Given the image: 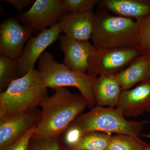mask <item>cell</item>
<instances>
[{"mask_svg":"<svg viewBox=\"0 0 150 150\" xmlns=\"http://www.w3.org/2000/svg\"><path fill=\"white\" fill-rule=\"evenodd\" d=\"M146 53L139 46L128 48H96L90 60L87 74L94 77L102 74L115 75Z\"/></svg>","mask_w":150,"mask_h":150,"instance_id":"6","label":"cell"},{"mask_svg":"<svg viewBox=\"0 0 150 150\" xmlns=\"http://www.w3.org/2000/svg\"><path fill=\"white\" fill-rule=\"evenodd\" d=\"M117 108L125 117L150 113V80L142 82L134 88L122 91Z\"/></svg>","mask_w":150,"mask_h":150,"instance_id":"12","label":"cell"},{"mask_svg":"<svg viewBox=\"0 0 150 150\" xmlns=\"http://www.w3.org/2000/svg\"><path fill=\"white\" fill-rule=\"evenodd\" d=\"M36 126L28 129L21 137L2 150H28L30 142L35 132Z\"/></svg>","mask_w":150,"mask_h":150,"instance_id":"23","label":"cell"},{"mask_svg":"<svg viewBox=\"0 0 150 150\" xmlns=\"http://www.w3.org/2000/svg\"><path fill=\"white\" fill-rule=\"evenodd\" d=\"M34 30L27 25H22L16 19L9 18L0 25V55L18 60L24 45L31 37Z\"/></svg>","mask_w":150,"mask_h":150,"instance_id":"7","label":"cell"},{"mask_svg":"<svg viewBox=\"0 0 150 150\" xmlns=\"http://www.w3.org/2000/svg\"><path fill=\"white\" fill-rule=\"evenodd\" d=\"M112 136L108 133L89 132L82 135L74 144L66 148L70 150H107Z\"/></svg>","mask_w":150,"mask_h":150,"instance_id":"17","label":"cell"},{"mask_svg":"<svg viewBox=\"0 0 150 150\" xmlns=\"http://www.w3.org/2000/svg\"><path fill=\"white\" fill-rule=\"evenodd\" d=\"M117 108L97 105L78 117L65 131V138L71 144L82 135L91 132L115 133L138 136L145 124L150 121H129Z\"/></svg>","mask_w":150,"mask_h":150,"instance_id":"2","label":"cell"},{"mask_svg":"<svg viewBox=\"0 0 150 150\" xmlns=\"http://www.w3.org/2000/svg\"><path fill=\"white\" fill-rule=\"evenodd\" d=\"M3 1L11 4L18 11H21L28 7L34 2V1L32 0H6Z\"/></svg>","mask_w":150,"mask_h":150,"instance_id":"24","label":"cell"},{"mask_svg":"<svg viewBox=\"0 0 150 150\" xmlns=\"http://www.w3.org/2000/svg\"><path fill=\"white\" fill-rule=\"evenodd\" d=\"M29 150H61L60 137L32 138L30 142Z\"/></svg>","mask_w":150,"mask_h":150,"instance_id":"21","label":"cell"},{"mask_svg":"<svg viewBox=\"0 0 150 150\" xmlns=\"http://www.w3.org/2000/svg\"><path fill=\"white\" fill-rule=\"evenodd\" d=\"M91 40L96 49L128 48L139 46L138 21L118 16L95 13Z\"/></svg>","mask_w":150,"mask_h":150,"instance_id":"4","label":"cell"},{"mask_svg":"<svg viewBox=\"0 0 150 150\" xmlns=\"http://www.w3.org/2000/svg\"><path fill=\"white\" fill-rule=\"evenodd\" d=\"M68 13L62 1L36 0L22 14L20 20L25 25L31 26L34 32H39L57 24Z\"/></svg>","mask_w":150,"mask_h":150,"instance_id":"8","label":"cell"},{"mask_svg":"<svg viewBox=\"0 0 150 150\" xmlns=\"http://www.w3.org/2000/svg\"><path fill=\"white\" fill-rule=\"evenodd\" d=\"M122 91L115 75H100L94 79L92 91L98 105L117 106Z\"/></svg>","mask_w":150,"mask_h":150,"instance_id":"14","label":"cell"},{"mask_svg":"<svg viewBox=\"0 0 150 150\" xmlns=\"http://www.w3.org/2000/svg\"><path fill=\"white\" fill-rule=\"evenodd\" d=\"M147 54L149 57V62H148V72L147 79L150 80V48L147 51Z\"/></svg>","mask_w":150,"mask_h":150,"instance_id":"25","label":"cell"},{"mask_svg":"<svg viewBox=\"0 0 150 150\" xmlns=\"http://www.w3.org/2000/svg\"><path fill=\"white\" fill-rule=\"evenodd\" d=\"M149 57L147 53L135 59L126 69L115 75L122 90L131 89L139 82L147 80Z\"/></svg>","mask_w":150,"mask_h":150,"instance_id":"16","label":"cell"},{"mask_svg":"<svg viewBox=\"0 0 150 150\" xmlns=\"http://www.w3.org/2000/svg\"><path fill=\"white\" fill-rule=\"evenodd\" d=\"M61 33L57 23L30 38L18 59L21 77L35 69V63L40 56L47 47L59 39Z\"/></svg>","mask_w":150,"mask_h":150,"instance_id":"9","label":"cell"},{"mask_svg":"<svg viewBox=\"0 0 150 150\" xmlns=\"http://www.w3.org/2000/svg\"><path fill=\"white\" fill-rule=\"evenodd\" d=\"M70 150L68 149H67V148H66V147L63 148L62 147V150Z\"/></svg>","mask_w":150,"mask_h":150,"instance_id":"27","label":"cell"},{"mask_svg":"<svg viewBox=\"0 0 150 150\" xmlns=\"http://www.w3.org/2000/svg\"><path fill=\"white\" fill-rule=\"evenodd\" d=\"M101 3L118 16L139 21L150 13V0H104Z\"/></svg>","mask_w":150,"mask_h":150,"instance_id":"15","label":"cell"},{"mask_svg":"<svg viewBox=\"0 0 150 150\" xmlns=\"http://www.w3.org/2000/svg\"><path fill=\"white\" fill-rule=\"evenodd\" d=\"M47 89L35 69L12 81L0 93V119L37 108L48 96Z\"/></svg>","mask_w":150,"mask_h":150,"instance_id":"3","label":"cell"},{"mask_svg":"<svg viewBox=\"0 0 150 150\" xmlns=\"http://www.w3.org/2000/svg\"><path fill=\"white\" fill-rule=\"evenodd\" d=\"M59 39L61 50L64 54V64L76 72L86 74L90 60L96 50L89 41L71 39L60 34Z\"/></svg>","mask_w":150,"mask_h":150,"instance_id":"10","label":"cell"},{"mask_svg":"<svg viewBox=\"0 0 150 150\" xmlns=\"http://www.w3.org/2000/svg\"><path fill=\"white\" fill-rule=\"evenodd\" d=\"M150 145L138 136L116 134L111 137L107 150H144Z\"/></svg>","mask_w":150,"mask_h":150,"instance_id":"18","label":"cell"},{"mask_svg":"<svg viewBox=\"0 0 150 150\" xmlns=\"http://www.w3.org/2000/svg\"><path fill=\"white\" fill-rule=\"evenodd\" d=\"M94 15L93 11L68 13L58 23L61 33L71 39L89 41L93 30Z\"/></svg>","mask_w":150,"mask_h":150,"instance_id":"13","label":"cell"},{"mask_svg":"<svg viewBox=\"0 0 150 150\" xmlns=\"http://www.w3.org/2000/svg\"><path fill=\"white\" fill-rule=\"evenodd\" d=\"M18 60L0 56V91H4L12 81L21 77Z\"/></svg>","mask_w":150,"mask_h":150,"instance_id":"19","label":"cell"},{"mask_svg":"<svg viewBox=\"0 0 150 150\" xmlns=\"http://www.w3.org/2000/svg\"><path fill=\"white\" fill-rule=\"evenodd\" d=\"M41 117L32 138L59 137L88 107V101L79 93H74L65 88L55 89L52 95L41 103Z\"/></svg>","mask_w":150,"mask_h":150,"instance_id":"1","label":"cell"},{"mask_svg":"<svg viewBox=\"0 0 150 150\" xmlns=\"http://www.w3.org/2000/svg\"><path fill=\"white\" fill-rule=\"evenodd\" d=\"M143 136L144 137H147V138H149V139H150V134H144L143 135ZM144 150H150V146H148L146 147L144 149Z\"/></svg>","mask_w":150,"mask_h":150,"instance_id":"26","label":"cell"},{"mask_svg":"<svg viewBox=\"0 0 150 150\" xmlns=\"http://www.w3.org/2000/svg\"><path fill=\"white\" fill-rule=\"evenodd\" d=\"M40 117L41 110L37 108L11 118L0 119V150L37 125Z\"/></svg>","mask_w":150,"mask_h":150,"instance_id":"11","label":"cell"},{"mask_svg":"<svg viewBox=\"0 0 150 150\" xmlns=\"http://www.w3.org/2000/svg\"><path fill=\"white\" fill-rule=\"evenodd\" d=\"M69 13H84L93 11L99 1L97 0H62Z\"/></svg>","mask_w":150,"mask_h":150,"instance_id":"20","label":"cell"},{"mask_svg":"<svg viewBox=\"0 0 150 150\" xmlns=\"http://www.w3.org/2000/svg\"><path fill=\"white\" fill-rule=\"evenodd\" d=\"M138 22L140 48L147 52L150 48V13Z\"/></svg>","mask_w":150,"mask_h":150,"instance_id":"22","label":"cell"},{"mask_svg":"<svg viewBox=\"0 0 150 150\" xmlns=\"http://www.w3.org/2000/svg\"><path fill=\"white\" fill-rule=\"evenodd\" d=\"M38 71L47 88L57 89L73 87L88 101V107L93 108L96 103L92 91L95 78L88 74L75 72L65 64L59 63L53 55L45 51L38 61Z\"/></svg>","mask_w":150,"mask_h":150,"instance_id":"5","label":"cell"}]
</instances>
